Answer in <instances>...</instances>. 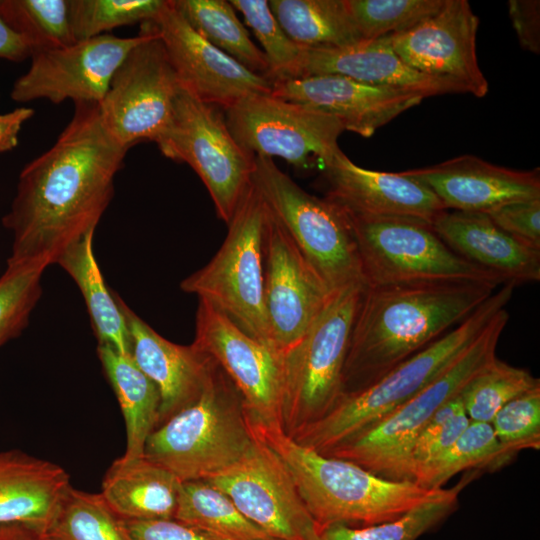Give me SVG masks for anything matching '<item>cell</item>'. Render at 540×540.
Returning a JSON list of instances; mask_svg holds the SVG:
<instances>
[{"label": "cell", "instance_id": "obj_1", "mask_svg": "<svg viewBox=\"0 0 540 540\" xmlns=\"http://www.w3.org/2000/svg\"><path fill=\"white\" fill-rule=\"evenodd\" d=\"M127 151L105 131L98 104H75L54 144L19 175L11 208L2 219L13 236L7 263L48 267L95 231Z\"/></svg>", "mask_w": 540, "mask_h": 540}, {"label": "cell", "instance_id": "obj_2", "mask_svg": "<svg viewBox=\"0 0 540 540\" xmlns=\"http://www.w3.org/2000/svg\"><path fill=\"white\" fill-rule=\"evenodd\" d=\"M497 288L483 283L366 286L350 334L342 396L372 385L436 341Z\"/></svg>", "mask_w": 540, "mask_h": 540}, {"label": "cell", "instance_id": "obj_3", "mask_svg": "<svg viewBox=\"0 0 540 540\" xmlns=\"http://www.w3.org/2000/svg\"><path fill=\"white\" fill-rule=\"evenodd\" d=\"M253 427L286 465L320 530L331 525L366 527L392 521L444 490L379 477L352 462L300 445L280 427L254 423Z\"/></svg>", "mask_w": 540, "mask_h": 540}, {"label": "cell", "instance_id": "obj_4", "mask_svg": "<svg viewBox=\"0 0 540 540\" xmlns=\"http://www.w3.org/2000/svg\"><path fill=\"white\" fill-rule=\"evenodd\" d=\"M514 285L497 288L460 324L365 389L344 395L319 420L290 437L322 455L376 425L444 372L506 308ZM289 436V435H288Z\"/></svg>", "mask_w": 540, "mask_h": 540}, {"label": "cell", "instance_id": "obj_5", "mask_svg": "<svg viewBox=\"0 0 540 540\" xmlns=\"http://www.w3.org/2000/svg\"><path fill=\"white\" fill-rule=\"evenodd\" d=\"M256 438L241 394L213 360L200 396L150 434L144 456L181 482L209 480L239 462Z\"/></svg>", "mask_w": 540, "mask_h": 540}, {"label": "cell", "instance_id": "obj_6", "mask_svg": "<svg viewBox=\"0 0 540 540\" xmlns=\"http://www.w3.org/2000/svg\"><path fill=\"white\" fill-rule=\"evenodd\" d=\"M508 320L509 313L504 308L429 385L385 419L325 455L352 462L385 479L411 481L409 453L416 437L436 410L457 396L496 357L497 344Z\"/></svg>", "mask_w": 540, "mask_h": 540}, {"label": "cell", "instance_id": "obj_7", "mask_svg": "<svg viewBox=\"0 0 540 540\" xmlns=\"http://www.w3.org/2000/svg\"><path fill=\"white\" fill-rule=\"evenodd\" d=\"M252 183L331 294L366 286L351 225L341 208L302 189L269 157L255 156Z\"/></svg>", "mask_w": 540, "mask_h": 540}, {"label": "cell", "instance_id": "obj_8", "mask_svg": "<svg viewBox=\"0 0 540 540\" xmlns=\"http://www.w3.org/2000/svg\"><path fill=\"white\" fill-rule=\"evenodd\" d=\"M267 221L268 210L252 183L227 223L228 232L219 250L204 267L186 277L180 288L209 302L273 349L264 301Z\"/></svg>", "mask_w": 540, "mask_h": 540}, {"label": "cell", "instance_id": "obj_9", "mask_svg": "<svg viewBox=\"0 0 540 540\" xmlns=\"http://www.w3.org/2000/svg\"><path fill=\"white\" fill-rule=\"evenodd\" d=\"M347 217L366 286L483 283L498 287L506 283L455 253L427 222L404 217Z\"/></svg>", "mask_w": 540, "mask_h": 540}, {"label": "cell", "instance_id": "obj_10", "mask_svg": "<svg viewBox=\"0 0 540 540\" xmlns=\"http://www.w3.org/2000/svg\"><path fill=\"white\" fill-rule=\"evenodd\" d=\"M366 286L335 293L306 335L282 355V429L291 436L342 397V378L355 314Z\"/></svg>", "mask_w": 540, "mask_h": 540}, {"label": "cell", "instance_id": "obj_11", "mask_svg": "<svg viewBox=\"0 0 540 540\" xmlns=\"http://www.w3.org/2000/svg\"><path fill=\"white\" fill-rule=\"evenodd\" d=\"M155 143L165 157L186 163L195 171L217 216L227 224L252 184L255 155L234 138L220 108L180 86L171 121Z\"/></svg>", "mask_w": 540, "mask_h": 540}, {"label": "cell", "instance_id": "obj_12", "mask_svg": "<svg viewBox=\"0 0 540 540\" xmlns=\"http://www.w3.org/2000/svg\"><path fill=\"white\" fill-rule=\"evenodd\" d=\"M112 76L98 104L105 131L127 150L142 140L156 142L168 127L180 87L151 21Z\"/></svg>", "mask_w": 540, "mask_h": 540}, {"label": "cell", "instance_id": "obj_13", "mask_svg": "<svg viewBox=\"0 0 540 540\" xmlns=\"http://www.w3.org/2000/svg\"><path fill=\"white\" fill-rule=\"evenodd\" d=\"M237 142L255 156L279 157L305 169L314 160L324 166L341 152L338 119L307 106L275 97L252 95L225 110Z\"/></svg>", "mask_w": 540, "mask_h": 540}, {"label": "cell", "instance_id": "obj_14", "mask_svg": "<svg viewBox=\"0 0 540 540\" xmlns=\"http://www.w3.org/2000/svg\"><path fill=\"white\" fill-rule=\"evenodd\" d=\"M193 344L210 356L241 394L252 422L282 428V356L199 299Z\"/></svg>", "mask_w": 540, "mask_h": 540}, {"label": "cell", "instance_id": "obj_15", "mask_svg": "<svg viewBox=\"0 0 540 540\" xmlns=\"http://www.w3.org/2000/svg\"><path fill=\"white\" fill-rule=\"evenodd\" d=\"M205 481L223 492L239 511L274 538L319 539L320 528L306 508L289 470L258 435L239 462Z\"/></svg>", "mask_w": 540, "mask_h": 540}, {"label": "cell", "instance_id": "obj_16", "mask_svg": "<svg viewBox=\"0 0 540 540\" xmlns=\"http://www.w3.org/2000/svg\"><path fill=\"white\" fill-rule=\"evenodd\" d=\"M103 34L68 46L31 55L26 73L14 82L10 97L16 102L46 99L59 104H99L116 69L141 40Z\"/></svg>", "mask_w": 540, "mask_h": 540}, {"label": "cell", "instance_id": "obj_17", "mask_svg": "<svg viewBox=\"0 0 540 540\" xmlns=\"http://www.w3.org/2000/svg\"><path fill=\"white\" fill-rule=\"evenodd\" d=\"M179 85L204 103L223 108L252 95L271 94L272 81L256 74L197 33L171 0L151 21Z\"/></svg>", "mask_w": 540, "mask_h": 540}, {"label": "cell", "instance_id": "obj_18", "mask_svg": "<svg viewBox=\"0 0 540 540\" xmlns=\"http://www.w3.org/2000/svg\"><path fill=\"white\" fill-rule=\"evenodd\" d=\"M333 295L268 212L264 242V301L272 348L281 356L293 348Z\"/></svg>", "mask_w": 540, "mask_h": 540}, {"label": "cell", "instance_id": "obj_19", "mask_svg": "<svg viewBox=\"0 0 540 540\" xmlns=\"http://www.w3.org/2000/svg\"><path fill=\"white\" fill-rule=\"evenodd\" d=\"M479 19L466 0H445L435 14L410 29L390 35L396 54L419 72L462 84L484 97L489 90L476 55Z\"/></svg>", "mask_w": 540, "mask_h": 540}, {"label": "cell", "instance_id": "obj_20", "mask_svg": "<svg viewBox=\"0 0 540 540\" xmlns=\"http://www.w3.org/2000/svg\"><path fill=\"white\" fill-rule=\"evenodd\" d=\"M273 96L338 119L344 130L372 136L425 98L420 93L359 82L341 75H317L272 81Z\"/></svg>", "mask_w": 540, "mask_h": 540}, {"label": "cell", "instance_id": "obj_21", "mask_svg": "<svg viewBox=\"0 0 540 540\" xmlns=\"http://www.w3.org/2000/svg\"><path fill=\"white\" fill-rule=\"evenodd\" d=\"M325 198L359 218L404 217L429 224L446 210L422 182L401 172L362 168L342 151L323 166Z\"/></svg>", "mask_w": 540, "mask_h": 540}, {"label": "cell", "instance_id": "obj_22", "mask_svg": "<svg viewBox=\"0 0 540 540\" xmlns=\"http://www.w3.org/2000/svg\"><path fill=\"white\" fill-rule=\"evenodd\" d=\"M401 173L429 187L446 210L487 213L504 204L540 199L539 169L513 170L474 155Z\"/></svg>", "mask_w": 540, "mask_h": 540}, {"label": "cell", "instance_id": "obj_23", "mask_svg": "<svg viewBox=\"0 0 540 540\" xmlns=\"http://www.w3.org/2000/svg\"><path fill=\"white\" fill-rule=\"evenodd\" d=\"M317 75H341L371 85L417 92L425 98L468 93L458 82L407 65L394 51L390 35L344 47L303 48L293 78Z\"/></svg>", "mask_w": 540, "mask_h": 540}, {"label": "cell", "instance_id": "obj_24", "mask_svg": "<svg viewBox=\"0 0 540 540\" xmlns=\"http://www.w3.org/2000/svg\"><path fill=\"white\" fill-rule=\"evenodd\" d=\"M114 295L126 321L130 354L160 393L159 426L200 396L213 359L193 343L185 346L165 339Z\"/></svg>", "mask_w": 540, "mask_h": 540}, {"label": "cell", "instance_id": "obj_25", "mask_svg": "<svg viewBox=\"0 0 540 540\" xmlns=\"http://www.w3.org/2000/svg\"><path fill=\"white\" fill-rule=\"evenodd\" d=\"M431 227L459 256L506 283L516 286L540 280V251L503 231L487 213L444 210Z\"/></svg>", "mask_w": 540, "mask_h": 540}, {"label": "cell", "instance_id": "obj_26", "mask_svg": "<svg viewBox=\"0 0 540 540\" xmlns=\"http://www.w3.org/2000/svg\"><path fill=\"white\" fill-rule=\"evenodd\" d=\"M70 487L60 465L16 449L0 451V526L42 533Z\"/></svg>", "mask_w": 540, "mask_h": 540}, {"label": "cell", "instance_id": "obj_27", "mask_svg": "<svg viewBox=\"0 0 540 540\" xmlns=\"http://www.w3.org/2000/svg\"><path fill=\"white\" fill-rule=\"evenodd\" d=\"M182 482L144 455L112 462L103 480L101 496L120 519H174Z\"/></svg>", "mask_w": 540, "mask_h": 540}, {"label": "cell", "instance_id": "obj_28", "mask_svg": "<svg viewBox=\"0 0 540 540\" xmlns=\"http://www.w3.org/2000/svg\"><path fill=\"white\" fill-rule=\"evenodd\" d=\"M97 353L125 420L123 456L141 457L148 437L159 424L160 393L131 354H121L107 344H98Z\"/></svg>", "mask_w": 540, "mask_h": 540}, {"label": "cell", "instance_id": "obj_29", "mask_svg": "<svg viewBox=\"0 0 540 540\" xmlns=\"http://www.w3.org/2000/svg\"><path fill=\"white\" fill-rule=\"evenodd\" d=\"M94 232L71 245L57 260L74 280L86 303L99 344L112 346L121 354H130L126 321L114 292L104 282L93 251Z\"/></svg>", "mask_w": 540, "mask_h": 540}, {"label": "cell", "instance_id": "obj_30", "mask_svg": "<svg viewBox=\"0 0 540 540\" xmlns=\"http://www.w3.org/2000/svg\"><path fill=\"white\" fill-rule=\"evenodd\" d=\"M268 2L282 29L300 47H344L362 40L345 0Z\"/></svg>", "mask_w": 540, "mask_h": 540}, {"label": "cell", "instance_id": "obj_31", "mask_svg": "<svg viewBox=\"0 0 540 540\" xmlns=\"http://www.w3.org/2000/svg\"><path fill=\"white\" fill-rule=\"evenodd\" d=\"M174 519L217 540H278L205 480L182 482Z\"/></svg>", "mask_w": 540, "mask_h": 540}, {"label": "cell", "instance_id": "obj_32", "mask_svg": "<svg viewBox=\"0 0 540 540\" xmlns=\"http://www.w3.org/2000/svg\"><path fill=\"white\" fill-rule=\"evenodd\" d=\"M189 25L209 43L246 69L268 77L269 65L263 51L226 0H172Z\"/></svg>", "mask_w": 540, "mask_h": 540}, {"label": "cell", "instance_id": "obj_33", "mask_svg": "<svg viewBox=\"0 0 540 540\" xmlns=\"http://www.w3.org/2000/svg\"><path fill=\"white\" fill-rule=\"evenodd\" d=\"M513 458L499 443L490 423L470 421L445 453L414 473L412 482L426 489H440L462 471H495Z\"/></svg>", "mask_w": 540, "mask_h": 540}, {"label": "cell", "instance_id": "obj_34", "mask_svg": "<svg viewBox=\"0 0 540 540\" xmlns=\"http://www.w3.org/2000/svg\"><path fill=\"white\" fill-rule=\"evenodd\" d=\"M472 478L465 477L457 485L444 488L437 498L398 519L366 527L327 526L320 530L318 540H418L457 509L459 494Z\"/></svg>", "mask_w": 540, "mask_h": 540}, {"label": "cell", "instance_id": "obj_35", "mask_svg": "<svg viewBox=\"0 0 540 540\" xmlns=\"http://www.w3.org/2000/svg\"><path fill=\"white\" fill-rule=\"evenodd\" d=\"M0 16L26 42L31 55L76 42L69 0H0Z\"/></svg>", "mask_w": 540, "mask_h": 540}, {"label": "cell", "instance_id": "obj_36", "mask_svg": "<svg viewBox=\"0 0 540 540\" xmlns=\"http://www.w3.org/2000/svg\"><path fill=\"white\" fill-rule=\"evenodd\" d=\"M39 534L44 540H128L120 519L100 493L72 486L46 529Z\"/></svg>", "mask_w": 540, "mask_h": 540}, {"label": "cell", "instance_id": "obj_37", "mask_svg": "<svg viewBox=\"0 0 540 540\" xmlns=\"http://www.w3.org/2000/svg\"><path fill=\"white\" fill-rule=\"evenodd\" d=\"M537 387H540L539 378L496 356L467 382L459 394L470 421L490 423L505 404Z\"/></svg>", "mask_w": 540, "mask_h": 540}, {"label": "cell", "instance_id": "obj_38", "mask_svg": "<svg viewBox=\"0 0 540 540\" xmlns=\"http://www.w3.org/2000/svg\"><path fill=\"white\" fill-rule=\"evenodd\" d=\"M165 0H69L73 37L82 41L125 25L152 21Z\"/></svg>", "mask_w": 540, "mask_h": 540}, {"label": "cell", "instance_id": "obj_39", "mask_svg": "<svg viewBox=\"0 0 540 540\" xmlns=\"http://www.w3.org/2000/svg\"><path fill=\"white\" fill-rule=\"evenodd\" d=\"M362 40L400 33L437 13L445 0H345Z\"/></svg>", "mask_w": 540, "mask_h": 540}, {"label": "cell", "instance_id": "obj_40", "mask_svg": "<svg viewBox=\"0 0 540 540\" xmlns=\"http://www.w3.org/2000/svg\"><path fill=\"white\" fill-rule=\"evenodd\" d=\"M46 268L37 263H7L0 277V347L28 325L42 294L41 278Z\"/></svg>", "mask_w": 540, "mask_h": 540}, {"label": "cell", "instance_id": "obj_41", "mask_svg": "<svg viewBox=\"0 0 540 540\" xmlns=\"http://www.w3.org/2000/svg\"><path fill=\"white\" fill-rule=\"evenodd\" d=\"M263 48L268 65V78L287 79L294 76L302 47L295 44L282 29L267 0H230Z\"/></svg>", "mask_w": 540, "mask_h": 540}, {"label": "cell", "instance_id": "obj_42", "mask_svg": "<svg viewBox=\"0 0 540 540\" xmlns=\"http://www.w3.org/2000/svg\"><path fill=\"white\" fill-rule=\"evenodd\" d=\"M504 450L515 457L540 448V387L505 404L490 422Z\"/></svg>", "mask_w": 540, "mask_h": 540}, {"label": "cell", "instance_id": "obj_43", "mask_svg": "<svg viewBox=\"0 0 540 540\" xmlns=\"http://www.w3.org/2000/svg\"><path fill=\"white\" fill-rule=\"evenodd\" d=\"M469 423L470 419L466 415L460 394L440 406L411 446V481L416 471L445 453Z\"/></svg>", "mask_w": 540, "mask_h": 540}, {"label": "cell", "instance_id": "obj_44", "mask_svg": "<svg viewBox=\"0 0 540 540\" xmlns=\"http://www.w3.org/2000/svg\"><path fill=\"white\" fill-rule=\"evenodd\" d=\"M487 214L499 228L513 238L540 251V199L504 204Z\"/></svg>", "mask_w": 540, "mask_h": 540}, {"label": "cell", "instance_id": "obj_45", "mask_svg": "<svg viewBox=\"0 0 540 540\" xmlns=\"http://www.w3.org/2000/svg\"><path fill=\"white\" fill-rule=\"evenodd\" d=\"M120 523L128 540H217L175 519H120Z\"/></svg>", "mask_w": 540, "mask_h": 540}, {"label": "cell", "instance_id": "obj_46", "mask_svg": "<svg viewBox=\"0 0 540 540\" xmlns=\"http://www.w3.org/2000/svg\"><path fill=\"white\" fill-rule=\"evenodd\" d=\"M508 12L521 47L540 52V2L538 0H509Z\"/></svg>", "mask_w": 540, "mask_h": 540}, {"label": "cell", "instance_id": "obj_47", "mask_svg": "<svg viewBox=\"0 0 540 540\" xmlns=\"http://www.w3.org/2000/svg\"><path fill=\"white\" fill-rule=\"evenodd\" d=\"M33 115L34 110L28 107H19L0 114V154L16 148L23 124Z\"/></svg>", "mask_w": 540, "mask_h": 540}, {"label": "cell", "instance_id": "obj_48", "mask_svg": "<svg viewBox=\"0 0 540 540\" xmlns=\"http://www.w3.org/2000/svg\"><path fill=\"white\" fill-rule=\"evenodd\" d=\"M30 56L31 51L26 42L0 16V58L20 62Z\"/></svg>", "mask_w": 540, "mask_h": 540}, {"label": "cell", "instance_id": "obj_49", "mask_svg": "<svg viewBox=\"0 0 540 540\" xmlns=\"http://www.w3.org/2000/svg\"><path fill=\"white\" fill-rule=\"evenodd\" d=\"M13 540H44L40 534L24 525H17Z\"/></svg>", "mask_w": 540, "mask_h": 540}, {"label": "cell", "instance_id": "obj_50", "mask_svg": "<svg viewBox=\"0 0 540 540\" xmlns=\"http://www.w3.org/2000/svg\"><path fill=\"white\" fill-rule=\"evenodd\" d=\"M17 525L19 524L0 526V540H13Z\"/></svg>", "mask_w": 540, "mask_h": 540}]
</instances>
